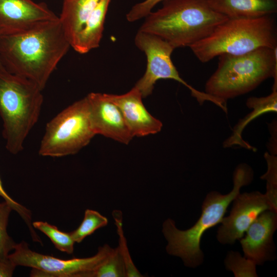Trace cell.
<instances>
[{
    "label": "cell",
    "mask_w": 277,
    "mask_h": 277,
    "mask_svg": "<svg viewBox=\"0 0 277 277\" xmlns=\"http://www.w3.org/2000/svg\"><path fill=\"white\" fill-rule=\"evenodd\" d=\"M265 159L267 164V171L261 178L266 181V192L265 194L271 210L277 212V158L274 154L266 152Z\"/></svg>",
    "instance_id": "cell-22"
},
{
    "label": "cell",
    "mask_w": 277,
    "mask_h": 277,
    "mask_svg": "<svg viewBox=\"0 0 277 277\" xmlns=\"http://www.w3.org/2000/svg\"><path fill=\"white\" fill-rule=\"evenodd\" d=\"M103 94L119 108L133 137L154 134L161 130L162 123L148 111L140 91L134 86L123 94Z\"/></svg>",
    "instance_id": "cell-14"
},
{
    "label": "cell",
    "mask_w": 277,
    "mask_h": 277,
    "mask_svg": "<svg viewBox=\"0 0 277 277\" xmlns=\"http://www.w3.org/2000/svg\"><path fill=\"white\" fill-rule=\"evenodd\" d=\"M246 105L252 110L235 125L231 135L224 141V147L240 146L247 149L255 150V148L243 139V131L256 117L267 112L277 111V86L273 85L271 93L266 96L249 97L247 100Z\"/></svg>",
    "instance_id": "cell-16"
},
{
    "label": "cell",
    "mask_w": 277,
    "mask_h": 277,
    "mask_svg": "<svg viewBox=\"0 0 277 277\" xmlns=\"http://www.w3.org/2000/svg\"><path fill=\"white\" fill-rule=\"evenodd\" d=\"M151 12L139 30L156 35L174 49L190 47L210 35L228 18L214 10L208 0H166Z\"/></svg>",
    "instance_id": "cell-2"
},
{
    "label": "cell",
    "mask_w": 277,
    "mask_h": 277,
    "mask_svg": "<svg viewBox=\"0 0 277 277\" xmlns=\"http://www.w3.org/2000/svg\"><path fill=\"white\" fill-rule=\"evenodd\" d=\"M277 227V212H262L250 226L240 243L244 256L256 265L275 259L273 235Z\"/></svg>",
    "instance_id": "cell-13"
},
{
    "label": "cell",
    "mask_w": 277,
    "mask_h": 277,
    "mask_svg": "<svg viewBox=\"0 0 277 277\" xmlns=\"http://www.w3.org/2000/svg\"><path fill=\"white\" fill-rule=\"evenodd\" d=\"M95 135L86 96L63 109L47 124L38 154L53 157L76 154Z\"/></svg>",
    "instance_id": "cell-7"
},
{
    "label": "cell",
    "mask_w": 277,
    "mask_h": 277,
    "mask_svg": "<svg viewBox=\"0 0 277 277\" xmlns=\"http://www.w3.org/2000/svg\"><path fill=\"white\" fill-rule=\"evenodd\" d=\"M86 97L91 125L95 135L128 144L133 136L119 108L102 93L92 92Z\"/></svg>",
    "instance_id": "cell-12"
},
{
    "label": "cell",
    "mask_w": 277,
    "mask_h": 277,
    "mask_svg": "<svg viewBox=\"0 0 277 277\" xmlns=\"http://www.w3.org/2000/svg\"><path fill=\"white\" fill-rule=\"evenodd\" d=\"M7 71L5 67L4 66L0 57V72H4Z\"/></svg>",
    "instance_id": "cell-29"
},
{
    "label": "cell",
    "mask_w": 277,
    "mask_h": 277,
    "mask_svg": "<svg viewBox=\"0 0 277 277\" xmlns=\"http://www.w3.org/2000/svg\"><path fill=\"white\" fill-rule=\"evenodd\" d=\"M253 176V171L248 165H239L233 172L232 190L226 194L215 191L208 193L203 201L200 217L189 229L180 230L173 220L165 221L162 231L168 242L167 253L180 258L187 267L200 266L204 260L200 248L203 235L222 222L230 204L240 192L241 188L251 183Z\"/></svg>",
    "instance_id": "cell-3"
},
{
    "label": "cell",
    "mask_w": 277,
    "mask_h": 277,
    "mask_svg": "<svg viewBox=\"0 0 277 277\" xmlns=\"http://www.w3.org/2000/svg\"><path fill=\"white\" fill-rule=\"evenodd\" d=\"M211 7L228 18H252L271 15L277 0H208Z\"/></svg>",
    "instance_id": "cell-15"
},
{
    "label": "cell",
    "mask_w": 277,
    "mask_h": 277,
    "mask_svg": "<svg viewBox=\"0 0 277 277\" xmlns=\"http://www.w3.org/2000/svg\"><path fill=\"white\" fill-rule=\"evenodd\" d=\"M166 0H145L133 6L126 14L128 21L133 22L145 17L159 3Z\"/></svg>",
    "instance_id": "cell-27"
},
{
    "label": "cell",
    "mask_w": 277,
    "mask_h": 277,
    "mask_svg": "<svg viewBox=\"0 0 277 277\" xmlns=\"http://www.w3.org/2000/svg\"><path fill=\"white\" fill-rule=\"evenodd\" d=\"M232 202L230 214L223 217L217 231V240L222 244L234 243L262 212L271 210L266 196L259 191L240 192Z\"/></svg>",
    "instance_id": "cell-10"
},
{
    "label": "cell",
    "mask_w": 277,
    "mask_h": 277,
    "mask_svg": "<svg viewBox=\"0 0 277 277\" xmlns=\"http://www.w3.org/2000/svg\"><path fill=\"white\" fill-rule=\"evenodd\" d=\"M70 47L59 17L0 37V57L7 71L31 81L42 90Z\"/></svg>",
    "instance_id": "cell-1"
},
{
    "label": "cell",
    "mask_w": 277,
    "mask_h": 277,
    "mask_svg": "<svg viewBox=\"0 0 277 277\" xmlns=\"http://www.w3.org/2000/svg\"><path fill=\"white\" fill-rule=\"evenodd\" d=\"M136 46L144 52L147 57V67L143 76L134 87L143 98L150 95L156 81L160 79H172L182 83L189 89L191 95L200 105L209 101L224 109L225 102L205 92L200 91L187 84L180 76L173 65L171 55L174 48L160 37L138 30L135 38Z\"/></svg>",
    "instance_id": "cell-8"
},
{
    "label": "cell",
    "mask_w": 277,
    "mask_h": 277,
    "mask_svg": "<svg viewBox=\"0 0 277 277\" xmlns=\"http://www.w3.org/2000/svg\"><path fill=\"white\" fill-rule=\"evenodd\" d=\"M112 248L105 244L98 249L94 255L86 258L69 260L58 259L31 250L24 241L16 245L8 259L16 267L32 268L31 276L89 277L108 255Z\"/></svg>",
    "instance_id": "cell-9"
},
{
    "label": "cell",
    "mask_w": 277,
    "mask_h": 277,
    "mask_svg": "<svg viewBox=\"0 0 277 277\" xmlns=\"http://www.w3.org/2000/svg\"><path fill=\"white\" fill-rule=\"evenodd\" d=\"M108 219L98 212L86 209L84 219L77 229L70 232L75 243H80L98 229L106 226Z\"/></svg>",
    "instance_id": "cell-21"
},
{
    "label": "cell",
    "mask_w": 277,
    "mask_h": 277,
    "mask_svg": "<svg viewBox=\"0 0 277 277\" xmlns=\"http://www.w3.org/2000/svg\"><path fill=\"white\" fill-rule=\"evenodd\" d=\"M58 18L43 3L0 0V37L21 33Z\"/></svg>",
    "instance_id": "cell-11"
},
{
    "label": "cell",
    "mask_w": 277,
    "mask_h": 277,
    "mask_svg": "<svg viewBox=\"0 0 277 277\" xmlns=\"http://www.w3.org/2000/svg\"><path fill=\"white\" fill-rule=\"evenodd\" d=\"M42 90L31 81L8 71L0 73V115L7 150L16 154L37 123L43 103Z\"/></svg>",
    "instance_id": "cell-6"
},
{
    "label": "cell",
    "mask_w": 277,
    "mask_h": 277,
    "mask_svg": "<svg viewBox=\"0 0 277 277\" xmlns=\"http://www.w3.org/2000/svg\"><path fill=\"white\" fill-rule=\"evenodd\" d=\"M100 0H64L59 17L71 47Z\"/></svg>",
    "instance_id": "cell-17"
},
{
    "label": "cell",
    "mask_w": 277,
    "mask_h": 277,
    "mask_svg": "<svg viewBox=\"0 0 277 277\" xmlns=\"http://www.w3.org/2000/svg\"><path fill=\"white\" fill-rule=\"evenodd\" d=\"M115 224L117 227V234L119 236L118 248L123 256L127 277H141L142 274L134 265L127 246L126 240L123 230L122 213L119 210H114L112 213Z\"/></svg>",
    "instance_id": "cell-25"
},
{
    "label": "cell",
    "mask_w": 277,
    "mask_h": 277,
    "mask_svg": "<svg viewBox=\"0 0 277 277\" xmlns=\"http://www.w3.org/2000/svg\"><path fill=\"white\" fill-rule=\"evenodd\" d=\"M0 196L4 200V201L7 202L10 206L12 210L15 211L20 215L25 222L29 229L32 240L34 242L41 243L42 240L39 236L37 234L35 228L32 225V213L31 211L23 205H22L14 201L8 194L3 187L1 177Z\"/></svg>",
    "instance_id": "cell-26"
},
{
    "label": "cell",
    "mask_w": 277,
    "mask_h": 277,
    "mask_svg": "<svg viewBox=\"0 0 277 277\" xmlns=\"http://www.w3.org/2000/svg\"><path fill=\"white\" fill-rule=\"evenodd\" d=\"M262 47H277L276 24L272 15L228 18L208 36L189 47L203 63L222 54L241 55Z\"/></svg>",
    "instance_id": "cell-4"
},
{
    "label": "cell",
    "mask_w": 277,
    "mask_h": 277,
    "mask_svg": "<svg viewBox=\"0 0 277 277\" xmlns=\"http://www.w3.org/2000/svg\"><path fill=\"white\" fill-rule=\"evenodd\" d=\"M111 0H100L71 46L76 52L84 54L99 46L105 20Z\"/></svg>",
    "instance_id": "cell-18"
},
{
    "label": "cell",
    "mask_w": 277,
    "mask_h": 277,
    "mask_svg": "<svg viewBox=\"0 0 277 277\" xmlns=\"http://www.w3.org/2000/svg\"><path fill=\"white\" fill-rule=\"evenodd\" d=\"M277 47L219 56L216 70L205 84V92L226 101L247 93L268 78L277 84Z\"/></svg>",
    "instance_id": "cell-5"
},
{
    "label": "cell",
    "mask_w": 277,
    "mask_h": 277,
    "mask_svg": "<svg viewBox=\"0 0 277 277\" xmlns=\"http://www.w3.org/2000/svg\"><path fill=\"white\" fill-rule=\"evenodd\" d=\"M225 264L226 268L233 272L236 277L258 276L256 264L245 256L242 257L238 252H229L225 259Z\"/></svg>",
    "instance_id": "cell-24"
},
{
    "label": "cell",
    "mask_w": 277,
    "mask_h": 277,
    "mask_svg": "<svg viewBox=\"0 0 277 277\" xmlns=\"http://www.w3.org/2000/svg\"><path fill=\"white\" fill-rule=\"evenodd\" d=\"M126 270L124 260L118 247L112 248L102 263L89 277H124Z\"/></svg>",
    "instance_id": "cell-20"
},
{
    "label": "cell",
    "mask_w": 277,
    "mask_h": 277,
    "mask_svg": "<svg viewBox=\"0 0 277 277\" xmlns=\"http://www.w3.org/2000/svg\"><path fill=\"white\" fill-rule=\"evenodd\" d=\"M12 210L5 201L0 203V261H8L10 251L16 245L7 232L9 217Z\"/></svg>",
    "instance_id": "cell-23"
},
{
    "label": "cell",
    "mask_w": 277,
    "mask_h": 277,
    "mask_svg": "<svg viewBox=\"0 0 277 277\" xmlns=\"http://www.w3.org/2000/svg\"><path fill=\"white\" fill-rule=\"evenodd\" d=\"M16 267L9 260L0 261V277L12 276Z\"/></svg>",
    "instance_id": "cell-28"
},
{
    "label": "cell",
    "mask_w": 277,
    "mask_h": 277,
    "mask_svg": "<svg viewBox=\"0 0 277 277\" xmlns=\"http://www.w3.org/2000/svg\"><path fill=\"white\" fill-rule=\"evenodd\" d=\"M32 225L47 235L58 250L69 254L73 253L75 242L70 232L61 231L55 226L46 222H34Z\"/></svg>",
    "instance_id": "cell-19"
}]
</instances>
